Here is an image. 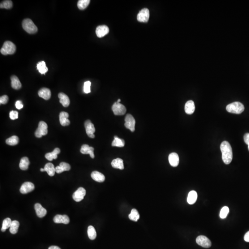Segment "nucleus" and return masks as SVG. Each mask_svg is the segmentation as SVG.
Returning <instances> with one entry per match:
<instances>
[{"instance_id": "1", "label": "nucleus", "mask_w": 249, "mask_h": 249, "mask_svg": "<svg viewBox=\"0 0 249 249\" xmlns=\"http://www.w3.org/2000/svg\"><path fill=\"white\" fill-rule=\"evenodd\" d=\"M221 150L222 153V159L225 164H229L233 160V151L230 144L226 141L221 144Z\"/></svg>"}, {"instance_id": "2", "label": "nucleus", "mask_w": 249, "mask_h": 249, "mask_svg": "<svg viewBox=\"0 0 249 249\" xmlns=\"http://www.w3.org/2000/svg\"><path fill=\"white\" fill-rule=\"evenodd\" d=\"M226 109L227 112L231 113L240 114L245 110V107L241 102L235 101L227 105Z\"/></svg>"}, {"instance_id": "3", "label": "nucleus", "mask_w": 249, "mask_h": 249, "mask_svg": "<svg viewBox=\"0 0 249 249\" xmlns=\"http://www.w3.org/2000/svg\"><path fill=\"white\" fill-rule=\"evenodd\" d=\"M16 50L15 45L10 41H6L1 48V54L3 55L13 54L15 53Z\"/></svg>"}, {"instance_id": "4", "label": "nucleus", "mask_w": 249, "mask_h": 249, "mask_svg": "<svg viewBox=\"0 0 249 249\" xmlns=\"http://www.w3.org/2000/svg\"><path fill=\"white\" fill-rule=\"evenodd\" d=\"M22 27L25 31L29 34H35L37 32V27L35 25L32 20L30 19H26L23 20L22 23Z\"/></svg>"}, {"instance_id": "5", "label": "nucleus", "mask_w": 249, "mask_h": 249, "mask_svg": "<svg viewBox=\"0 0 249 249\" xmlns=\"http://www.w3.org/2000/svg\"><path fill=\"white\" fill-rule=\"evenodd\" d=\"M48 133V125L45 122L41 121L39 123L38 127L36 131L35 136L36 138H40L43 136L46 135Z\"/></svg>"}, {"instance_id": "6", "label": "nucleus", "mask_w": 249, "mask_h": 249, "mask_svg": "<svg viewBox=\"0 0 249 249\" xmlns=\"http://www.w3.org/2000/svg\"><path fill=\"white\" fill-rule=\"evenodd\" d=\"M112 109L116 115H124L127 111L126 107L123 104L118 103L117 101L113 105Z\"/></svg>"}, {"instance_id": "7", "label": "nucleus", "mask_w": 249, "mask_h": 249, "mask_svg": "<svg viewBox=\"0 0 249 249\" xmlns=\"http://www.w3.org/2000/svg\"><path fill=\"white\" fill-rule=\"evenodd\" d=\"M125 126L127 129H129L131 131H135V126L136 122L132 115L130 114H128L126 115L125 118Z\"/></svg>"}, {"instance_id": "8", "label": "nucleus", "mask_w": 249, "mask_h": 249, "mask_svg": "<svg viewBox=\"0 0 249 249\" xmlns=\"http://www.w3.org/2000/svg\"><path fill=\"white\" fill-rule=\"evenodd\" d=\"M84 127H85L86 132L88 137L93 139L95 137L94 135L96 130L94 126L90 120H87L84 123Z\"/></svg>"}, {"instance_id": "9", "label": "nucleus", "mask_w": 249, "mask_h": 249, "mask_svg": "<svg viewBox=\"0 0 249 249\" xmlns=\"http://www.w3.org/2000/svg\"><path fill=\"white\" fill-rule=\"evenodd\" d=\"M196 242L201 247L205 248H208L211 246L210 240L205 236L200 235L196 238Z\"/></svg>"}, {"instance_id": "10", "label": "nucleus", "mask_w": 249, "mask_h": 249, "mask_svg": "<svg viewBox=\"0 0 249 249\" xmlns=\"http://www.w3.org/2000/svg\"><path fill=\"white\" fill-rule=\"evenodd\" d=\"M149 18V12L148 8L142 9L137 15V19L139 22H147Z\"/></svg>"}, {"instance_id": "11", "label": "nucleus", "mask_w": 249, "mask_h": 249, "mask_svg": "<svg viewBox=\"0 0 249 249\" xmlns=\"http://www.w3.org/2000/svg\"><path fill=\"white\" fill-rule=\"evenodd\" d=\"M86 195V191L84 188L79 187L73 194V198L77 202H80Z\"/></svg>"}, {"instance_id": "12", "label": "nucleus", "mask_w": 249, "mask_h": 249, "mask_svg": "<svg viewBox=\"0 0 249 249\" xmlns=\"http://www.w3.org/2000/svg\"><path fill=\"white\" fill-rule=\"evenodd\" d=\"M35 186L32 182H26L23 183L20 188V192L22 194H26L33 191L34 190Z\"/></svg>"}, {"instance_id": "13", "label": "nucleus", "mask_w": 249, "mask_h": 249, "mask_svg": "<svg viewBox=\"0 0 249 249\" xmlns=\"http://www.w3.org/2000/svg\"><path fill=\"white\" fill-rule=\"evenodd\" d=\"M109 32V27L106 25H101L97 26L96 30L97 36L99 38L103 37L108 34Z\"/></svg>"}, {"instance_id": "14", "label": "nucleus", "mask_w": 249, "mask_h": 249, "mask_svg": "<svg viewBox=\"0 0 249 249\" xmlns=\"http://www.w3.org/2000/svg\"><path fill=\"white\" fill-rule=\"evenodd\" d=\"M54 221L55 223H63L68 224L70 222L69 217L67 215H57L54 218Z\"/></svg>"}, {"instance_id": "15", "label": "nucleus", "mask_w": 249, "mask_h": 249, "mask_svg": "<svg viewBox=\"0 0 249 249\" xmlns=\"http://www.w3.org/2000/svg\"><path fill=\"white\" fill-rule=\"evenodd\" d=\"M35 209L36 212V215L39 218H43L45 217L47 214V210L45 208L43 207L40 204L36 203L35 204Z\"/></svg>"}, {"instance_id": "16", "label": "nucleus", "mask_w": 249, "mask_h": 249, "mask_svg": "<svg viewBox=\"0 0 249 249\" xmlns=\"http://www.w3.org/2000/svg\"><path fill=\"white\" fill-rule=\"evenodd\" d=\"M94 150L93 147H90L88 144H83L81 148L80 152L83 154H89L92 158H94Z\"/></svg>"}, {"instance_id": "17", "label": "nucleus", "mask_w": 249, "mask_h": 249, "mask_svg": "<svg viewBox=\"0 0 249 249\" xmlns=\"http://www.w3.org/2000/svg\"><path fill=\"white\" fill-rule=\"evenodd\" d=\"M69 114L65 112H62L59 115L60 123L62 126H67L70 124V122L68 120Z\"/></svg>"}, {"instance_id": "18", "label": "nucleus", "mask_w": 249, "mask_h": 249, "mask_svg": "<svg viewBox=\"0 0 249 249\" xmlns=\"http://www.w3.org/2000/svg\"><path fill=\"white\" fill-rule=\"evenodd\" d=\"M169 161L171 166L176 167L179 164V157L176 153H172L169 155Z\"/></svg>"}, {"instance_id": "19", "label": "nucleus", "mask_w": 249, "mask_h": 249, "mask_svg": "<svg viewBox=\"0 0 249 249\" xmlns=\"http://www.w3.org/2000/svg\"><path fill=\"white\" fill-rule=\"evenodd\" d=\"M38 94L40 97L46 100L49 99L51 95L50 90L47 88H43L40 89L38 91Z\"/></svg>"}, {"instance_id": "20", "label": "nucleus", "mask_w": 249, "mask_h": 249, "mask_svg": "<svg viewBox=\"0 0 249 249\" xmlns=\"http://www.w3.org/2000/svg\"><path fill=\"white\" fill-rule=\"evenodd\" d=\"M195 104L193 101H188L186 102L185 106V110L187 114H192L195 111Z\"/></svg>"}, {"instance_id": "21", "label": "nucleus", "mask_w": 249, "mask_h": 249, "mask_svg": "<svg viewBox=\"0 0 249 249\" xmlns=\"http://www.w3.org/2000/svg\"><path fill=\"white\" fill-rule=\"evenodd\" d=\"M60 102L64 107H67L70 104V101L68 97L64 93L61 92L58 94Z\"/></svg>"}, {"instance_id": "22", "label": "nucleus", "mask_w": 249, "mask_h": 249, "mask_svg": "<svg viewBox=\"0 0 249 249\" xmlns=\"http://www.w3.org/2000/svg\"><path fill=\"white\" fill-rule=\"evenodd\" d=\"M11 86L15 90H19L22 87V84L17 76L13 75L11 77Z\"/></svg>"}, {"instance_id": "23", "label": "nucleus", "mask_w": 249, "mask_h": 249, "mask_svg": "<svg viewBox=\"0 0 249 249\" xmlns=\"http://www.w3.org/2000/svg\"><path fill=\"white\" fill-rule=\"evenodd\" d=\"M111 165L112 167L115 169H120L121 170H123L124 169L123 161L119 158L113 160L112 161Z\"/></svg>"}, {"instance_id": "24", "label": "nucleus", "mask_w": 249, "mask_h": 249, "mask_svg": "<svg viewBox=\"0 0 249 249\" xmlns=\"http://www.w3.org/2000/svg\"><path fill=\"white\" fill-rule=\"evenodd\" d=\"M61 150L58 148H55L54 150L50 153H48L46 154L45 157L48 160L52 161L53 159H56L57 158V155L60 154Z\"/></svg>"}, {"instance_id": "25", "label": "nucleus", "mask_w": 249, "mask_h": 249, "mask_svg": "<svg viewBox=\"0 0 249 249\" xmlns=\"http://www.w3.org/2000/svg\"><path fill=\"white\" fill-rule=\"evenodd\" d=\"M91 177L93 180L98 182H103L105 179L104 175L98 171L93 172Z\"/></svg>"}, {"instance_id": "26", "label": "nucleus", "mask_w": 249, "mask_h": 249, "mask_svg": "<svg viewBox=\"0 0 249 249\" xmlns=\"http://www.w3.org/2000/svg\"><path fill=\"white\" fill-rule=\"evenodd\" d=\"M198 198V194L195 191H190L187 197V202L189 204H193L196 203Z\"/></svg>"}, {"instance_id": "27", "label": "nucleus", "mask_w": 249, "mask_h": 249, "mask_svg": "<svg viewBox=\"0 0 249 249\" xmlns=\"http://www.w3.org/2000/svg\"><path fill=\"white\" fill-rule=\"evenodd\" d=\"M29 164L30 161L28 158L27 157H24L20 160L19 165V168L22 170H28Z\"/></svg>"}, {"instance_id": "28", "label": "nucleus", "mask_w": 249, "mask_h": 249, "mask_svg": "<svg viewBox=\"0 0 249 249\" xmlns=\"http://www.w3.org/2000/svg\"><path fill=\"white\" fill-rule=\"evenodd\" d=\"M45 171L50 176H53L55 174V169L54 165L51 163H47L45 166Z\"/></svg>"}, {"instance_id": "29", "label": "nucleus", "mask_w": 249, "mask_h": 249, "mask_svg": "<svg viewBox=\"0 0 249 249\" xmlns=\"http://www.w3.org/2000/svg\"><path fill=\"white\" fill-rule=\"evenodd\" d=\"M36 67H37V70H38L39 73L42 75L43 74L45 75V74L48 71V68L47 67L45 62L44 61L39 62L37 63Z\"/></svg>"}, {"instance_id": "30", "label": "nucleus", "mask_w": 249, "mask_h": 249, "mask_svg": "<svg viewBox=\"0 0 249 249\" xmlns=\"http://www.w3.org/2000/svg\"><path fill=\"white\" fill-rule=\"evenodd\" d=\"M124 140L118 138L117 136L114 137V140L112 143V146L118 147H123L125 146Z\"/></svg>"}, {"instance_id": "31", "label": "nucleus", "mask_w": 249, "mask_h": 249, "mask_svg": "<svg viewBox=\"0 0 249 249\" xmlns=\"http://www.w3.org/2000/svg\"><path fill=\"white\" fill-rule=\"evenodd\" d=\"M87 233H88V237L91 240H94L96 238V231L92 225H90L88 226Z\"/></svg>"}, {"instance_id": "32", "label": "nucleus", "mask_w": 249, "mask_h": 249, "mask_svg": "<svg viewBox=\"0 0 249 249\" xmlns=\"http://www.w3.org/2000/svg\"><path fill=\"white\" fill-rule=\"evenodd\" d=\"M19 142V139L16 136H13L8 138L6 140V143L8 145L15 146L17 145Z\"/></svg>"}, {"instance_id": "33", "label": "nucleus", "mask_w": 249, "mask_h": 249, "mask_svg": "<svg viewBox=\"0 0 249 249\" xmlns=\"http://www.w3.org/2000/svg\"><path fill=\"white\" fill-rule=\"evenodd\" d=\"M129 218L131 220L137 221L140 219V215L137 209L133 208L131 210L130 214L129 215Z\"/></svg>"}, {"instance_id": "34", "label": "nucleus", "mask_w": 249, "mask_h": 249, "mask_svg": "<svg viewBox=\"0 0 249 249\" xmlns=\"http://www.w3.org/2000/svg\"><path fill=\"white\" fill-rule=\"evenodd\" d=\"M19 226V223L17 221H12V224L10 227L9 231L12 234H16L18 231V228Z\"/></svg>"}, {"instance_id": "35", "label": "nucleus", "mask_w": 249, "mask_h": 249, "mask_svg": "<svg viewBox=\"0 0 249 249\" xmlns=\"http://www.w3.org/2000/svg\"><path fill=\"white\" fill-rule=\"evenodd\" d=\"M90 0H79L78 1L77 6L80 10H84L89 5Z\"/></svg>"}, {"instance_id": "36", "label": "nucleus", "mask_w": 249, "mask_h": 249, "mask_svg": "<svg viewBox=\"0 0 249 249\" xmlns=\"http://www.w3.org/2000/svg\"><path fill=\"white\" fill-rule=\"evenodd\" d=\"M12 223V221H11V219L9 218H6L3 221L2 225L1 231L2 232H4L6 229H8V228H10Z\"/></svg>"}, {"instance_id": "37", "label": "nucleus", "mask_w": 249, "mask_h": 249, "mask_svg": "<svg viewBox=\"0 0 249 249\" xmlns=\"http://www.w3.org/2000/svg\"><path fill=\"white\" fill-rule=\"evenodd\" d=\"M13 2L12 1L9 0H6L2 2L0 4V8H5L9 9L13 7Z\"/></svg>"}, {"instance_id": "38", "label": "nucleus", "mask_w": 249, "mask_h": 249, "mask_svg": "<svg viewBox=\"0 0 249 249\" xmlns=\"http://www.w3.org/2000/svg\"><path fill=\"white\" fill-rule=\"evenodd\" d=\"M229 212V208L227 206H224L221 208L220 214V217L221 219H225L226 217Z\"/></svg>"}, {"instance_id": "39", "label": "nucleus", "mask_w": 249, "mask_h": 249, "mask_svg": "<svg viewBox=\"0 0 249 249\" xmlns=\"http://www.w3.org/2000/svg\"><path fill=\"white\" fill-rule=\"evenodd\" d=\"M91 82L89 81L84 82V92L85 93L88 94L91 92Z\"/></svg>"}, {"instance_id": "40", "label": "nucleus", "mask_w": 249, "mask_h": 249, "mask_svg": "<svg viewBox=\"0 0 249 249\" xmlns=\"http://www.w3.org/2000/svg\"><path fill=\"white\" fill-rule=\"evenodd\" d=\"M59 166L61 167V169H62L63 172L64 171L70 170V169H71V166H70V165H69L68 163H66V162H62L61 163H60Z\"/></svg>"}, {"instance_id": "41", "label": "nucleus", "mask_w": 249, "mask_h": 249, "mask_svg": "<svg viewBox=\"0 0 249 249\" xmlns=\"http://www.w3.org/2000/svg\"><path fill=\"white\" fill-rule=\"evenodd\" d=\"M9 117L12 120H15L18 118V112L17 111H11L9 113Z\"/></svg>"}, {"instance_id": "42", "label": "nucleus", "mask_w": 249, "mask_h": 249, "mask_svg": "<svg viewBox=\"0 0 249 249\" xmlns=\"http://www.w3.org/2000/svg\"><path fill=\"white\" fill-rule=\"evenodd\" d=\"M8 97L7 95H3L0 98V103L1 104H6L7 103L8 101Z\"/></svg>"}, {"instance_id": "43", "label": "nucleus", "mask_w": 249, "mask_h": 249, "mask_svg": "<svg viewBox=\"0 0 249 249\" xmlns=\"http://www.w3.org/2000/svg\"><path fill=\"white\" fill-rule=\"evenodd\" d=\"M16 108L18 109H21L23 108V105L21 101H17L15 103Z\"/></svg>"}, {"instance_id": "44", "label": "nucleus", "mask_w": 249, "mask_h": 249, "mask_svg": "<svg viewBox=\"0 0 249 249\" xmlns=\"http://www.w3.org/2000/svg\"><path fill=\"white\" fill-rule=\"evenodd\" d=\"M244 139L245 142L246 143V144L248 145V149L249 150V133H247L245 134Z\"/></svg>"}, {"instance_id": "45", "label": "nucleus", "mask_w": 249, "mask_h": 249, "mask_svg": "<svg viewBox=\"0 0 249 249\" xmlns=\"http://www.w3.org/2000/svg\"><path fill=\"white\" fill-rule=\"evenodd\" d=\"M244 240L247 242H249V231L246 233L244 236Z\"/></svg>"}, {"instance_id": "46", "label": "nucleus", "mask_w": 249, "mask_h": 249, "mask_svg": "<svg viewBox=\"0 0 249 249\" xmlns=\"http://www.w3.org/2000/svg\"><path fill=\"white\" fill-rule=\"evenodd\" d=\"M48 249H61V248L57 246H51Z\"/></svg>"}, {"instance_id": "47", "label": "nucleus", "mask_w": 249, "mask_h": 249, "mask_svg": "<svg viewBox=\"0 0 249 249\" xmlns=\"http://www.w3.org/2000/svg\"><path fill=\"white\" fill-rule=\"evenodd\" d=\"M40 171H41V172L45 171V169H40Z\"/></svg>"}, {"instance_id": "48", "label": "nucleus", "mask_w": 249, "mask_h": 249, "mask_svg": "<svg viewBox=\"0 0 249 249\" xmlns=\"http://www.w3.org/2000/svg\"><path fill=\"white\" fill-rule=\"evenodd\" d=\"M121 100L120 99H119L118 100V101H117V102H118V103H120V102H121Z\"/></svg>"}]
</instances>
